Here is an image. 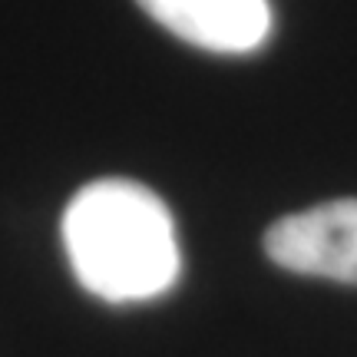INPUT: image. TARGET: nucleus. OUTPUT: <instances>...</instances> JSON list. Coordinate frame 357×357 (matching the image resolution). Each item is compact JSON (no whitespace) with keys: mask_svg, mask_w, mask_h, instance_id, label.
I'll list each match as a JSON object with an SVG mask.
<instances>
[{"mask_svg":"<svg viewBox=\"0 0 357 357\" xmlns=\"http://www.w3.org/2000/svg\"><path fill=\"white\" fill-rule=\"evenodd\" d=\"M265 252L284 271L357 284V199H331L278 218Z\"/></svg>","mask_w":357,"mask_h":357,"instance_id":"obj_2","label":"nucleus"},{"mask_svg":"<svg viewBox=\"0 0 357 357\" xmlns=\"http://www.w3.org/2000/svg\"><path fill=\"white\" fill-rule=\"evenodd\" d=\"M172 37L199 50L242 56L265 47L271 33L268 0H136Z\"/></svg>","mask_w":357,"mask_h":357,"instance_id":"obj_3","label":"nucleus"},{"mask_svg":"<svg viewBox=\"0 0 357 357\" xmlns=\"http://www.w3.org/2000/svg\"><path fill=\"white\" fill-rule=\"evenodd\" d=\"M63 248L79 284L113 305L166 294L182 268L166 202L129 178H96L70 199Z\"/></svg>","mask_w":357,"mask_h":357,"instance_id":"obj_1","label":"nucleus"}]
</instances>
